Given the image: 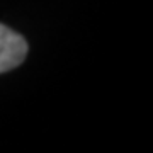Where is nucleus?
<instances>
[{"mask_svg":"<svg viewBox=\"0 0 153 153\" xmlns=\"http://www.w3.org/2000/svg\"><path fill=\"white\" fill-rule=\"evenodd\" d=\"M27 56V43L19 33L0 24V73L14 70Z\"/></svg>","mask_w":153,"mask_h":153,"instance_id":"f257e3e1","label":"nucleus"}]
</instances>
